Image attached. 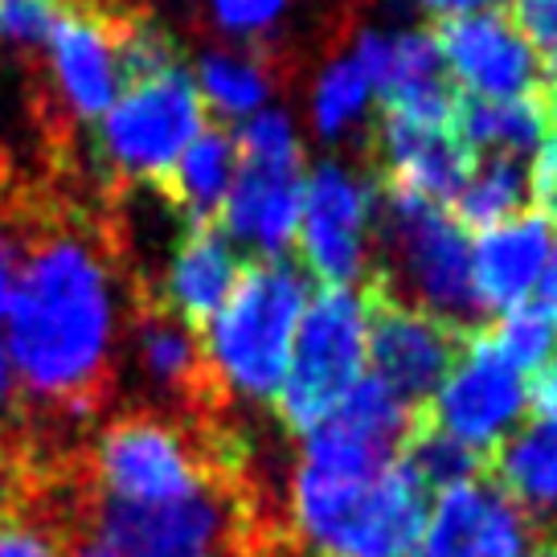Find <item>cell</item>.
<instances>
[{
  "mask_svg": "<svg viewBox=\"0 0 557 557\" xmlns=\"http://www.w3.org/2000/svg\"><path fill=\"white\" fill-rule=\"evenodd\" d=\"M508 21L537 53L545 83L557 78V0H508Z\"/></svg>",
  "mask_w": 557,
  "mask_h": 557,
  "instance_id": "f546056e",
  "label": "cell"
},
{
  "mask_svg": "<svg viewBox=\"0 0 557 557\" xmlns=\"http://www.w3.org/2000/svg\"><path fill=\"white\" fill-rule=\"evenodd\" d=\"M529 406H537V418H557V361L533 382Z\"/></svg>",
  "mask_w": 557,
  "mask_h": 557,
  "instance_id": "d590c367",
  "label": "cell"
},
{
  "mask_svg": "<svg viewBox=\"0 0 557 557\" xmlns=\"http://www.w3.org/2000/svg\"><path fill=\"white\" fill-rule=\"evenodd\" d=\"M524 201H529V164L517 157H480L468 185L451 201V213L468 234H480L524 213Z\"/></svg>",
  "mask_w": 557,
  "mask_h": 557,
  "instance_id": "603a6c76",
  "label": "cell"
},
{
  "mask_svg": "<svg viewBox=\"0 0 557 557\" xmlns=\"http://www.w3.org/2000/svg\"><path fill=\"white\" fill-rule=\"evenodd\" d=\"M496 487L521 512L557 508V418H533L517 426L492 455Z\"/></svg>",
  "mask_w": 557,
  "mask_h": 557,
  "instance_id": "7402d4cb",
  "label": "cell"
},
{
  "mask_svg": "<svg viewBox=\"0 0 557 557\" xmlns=\"http://www.w3.org/2000/svg\"><path fill=\"white\" fill-rule=\"evenodd\" d=\"M382 189L377 176L357 173L345 160H320L304 176V218H299V267L320 287L366 283L369 234L377 222Z\"/></svg>",
  "mask_w": 557,
  "mask_h": 557,
  "instance_id": "30bf717a",
  "label": "cell"
},
{
  "mask_svg": "<svg viewBox=\"0 0 557 557\" xmlns=\"http://www.w3.org/2000/svg\"><path fill=\"white\" fill-rule=\"evenodd\" d=\"M250 447L209 418H169L164 410H132L99 426L70 475L83 500L115 505H173L218 484H243Z\"/></svg>",
  "mask_w": 557,
  "mask_h": 557,
  "instance_id": "7a4b0ae2",
  "label": "cell"
},
{
  "mask_svg": "<svg viewBox=\"0 0 557 557\" xmlns=\"http://www.w3.org/2000/svg\"><path fill=\"white\" fill-rule=\"evenodd\" d=\"M238 271H243L238 246L222 234L218 222L181 226V238L169 250V267L160 275V292L152 296V304L176 315L181 324H189L193 332H201L234 292Z\"/></svg>",
  "mask_w": 557,
  "mask_h": 557,
  "instance_id": "ac0fdd59",
  "label": "cell"
},
{
  "mask_svg": "<svg viewBox=\"0 0 557 557\" xmlns=\"http://www.w3.org/2000/svg\"><path fill=\"white\" fill-rule=\"evenodd\" d=\"M120 278L103 243L78 226H50L21 250L4 348L13 401L37 426L99 414L120 345Z\"/></svg>",
  "mask_w": 557,
  "mask_h": 557,
  "instance_id": "6da1fadb",
  "label": "cell"
},
{
  "mask_svg": "<svg viewBox=\"0 0 557 557\" xmlns=\"http://www.w3.org/2000/svg\"><path fill=\"white\" fill-rule=\"evenodd\" d=\"M529 197L537 201V213L545 222H557V127H549V136L533 152L529 164Z\"/></svg>",
  "mask_w": 557,
  "mask_h": 557,
  "instance_id": "e575fe53",
  "label": "cell"
},
{
  "mask_svg": "<svg viewBox=\"0 0 557 557\" xmlns=\"http://www.w3.org/2000/svg\"><path fill=\"white\" fill-rule=\"evenodd\" d=\"M443 53V70L455 95L468 99H517L545 87V70L529 41L517 34L508 13H468L443 17L431 29Z\"/></svg>",
  "mask_w": 557,
  "mask_h": 557,
  "instance_id": "4fadbf2b",
  "label": "cell"
},
{
  "mask_svg": "<svg viewBox=\"0 0 557 557\" xmlns=\"http://www.w3.org/2000/svg\"><path fill=\"white\" fill-rule=\"evenodd\" d=\"M377 99V83L373 70L357 50L341 53L324 74L315 78L312 90V123L324 139H341L369 111V103Z\"/></svg>",
  "mask_w": 557,
  "mask_h": 557,
  "instance_id": "d4e9b609",
  "label": "cell"
},
{
  "mask_svg": "<svg viewBox=\"0 0 557 557\" xmlns=\"http://www.w3.org/2000/svg\"><path fill=\"white\" fill-rule=\"evenodd\" d=\"M312 278L292 259H250L226 304L201 329L209 382L218 398L275 401Z\"/></svg>",
  "mask_w": 557,
  "mask_h": 557,
  "instance_id": "277c9868",
  "label": "cell"
},
{
  "mask_svg": "<svg viewBox=\"0 0 557 557\" xmlns=\"http://www.w3.org/2000/svg\"><path fill=\"white\" fill-rule=\"evenodd\" d=\"M484 332L508 366L533 382L557 361V324L541 304H524V308L496 315V324H487Z\"/></svg>",
  "mask_w": 557,
  "mask_h": 557,
  "instance_id": "484cf974",
  "label": "cell"
},
{
  "mask_svg": "<svg viewBox=\"0 0 557 557\" xmlns=\"http://www.w3.org/2000/svg\"><path fill=\"white\" fill-rule=\"evenodd\" d=\"M132 345H136L139 373L152 389L185 406L193 418H206V410L218 401V389L209 382L201 332L181 324L152 299H139L136 320H132Z\"/></svg>",
  "mask_w": 557,
  "mask_h": 557,
  "instance_id": "d6986e66",
  "label": "cell"
},
{
  "mask_svg": "<svg viewBox=\"0 0 557 557\" xmlns=\"http://www.w3.org/2000/svg\"><path fill=\"white\" fill-rule=\"evenodd\" d=\"M401 463L414 471V480L426 492H447L455 484H468L480 475L484 459L468 447H459L455 438H447L443 431H435L431 422L418 418V426L410 431V438L401 443Z\"/></svg>",
  "mask_w": 557,
  "mask_h": 557,
  "instance_id": "4316f807",
  "label": "cell"
},
{
  "mask_svg": "<svg viewBox=\"0 0 557 557\" xmlns=\"http://www.w3.org/2000/svg\"><path fill=\"white\" fill-rule=\"evenodd\" d=\"M17 259H21L17 238L0 226V414L13 406V373H9V348H4V320H9V296H13Z\"/></svg>",
  "mask_w": 557,
  "mask_h": 557,
  "instance_id": "836d02e7",
  "label": "cell"
},
{
  "mask_svg": "<svg viewBox=\"0 0 557 557\" xmlns=\"http://www.w3.org/2000/svg\"><path fill=\"white\" fill-rule=\"evenodd\" d=\"M426 517L431 492L401 455L373 475L324 468L299 455L287 484L292 537L324 557H410Z\"/></svg>",
  "mask_w": 557,
  "mask_h": 557,
  "instance_id": "3957f363",
  "label": "cell"
},
{
  "mask_svg": "<svg viewBox=\"0 0 557 557\" xmlns=\"http://www.w3.org/2000/svg\"><path fill=\"white\" fill-rule=\"evenodd\" d=\"M369 366L373 377L394 389L418 414L435 398L447 369L459 357V345L468 332L422 312L394 292L385 271L369 275Z\"/></svg>",
  "mask_w": 557,
  "mask_h": 557,
  "instance_id": "7c38bea8",
  "label": "cell"
},
{
  "mask_svg": "<svg viewBox=\"0 0 557 557\" xmlns=\"http://www.w3.org/2000/svg\"><path fill=\"white\" fill-rule=\"evenodd\" d=\"M238 160L243 164H267V169H304V144H299L296 123L283 111L262 107L259 115L234 127Z\"/></svg>",
  "mask_w": 557,
  "mask_h": 557,
  "instance_id": "83f0119b",
  "label": "cell"
},
{
  "mask_svg": "<svg viewBox=\"0 0 557 557\" xmlns=\"http://www.w3.org/2000/svg\"><path fill=\"white\" fill-rule=\"evenodd\" d=\"M66 557H111L103 549V545H99V541H78V545H74V554H66Z\"/></svg>",
  "mask_w": 557,
  "mask_h": 557,
  "instance_id": "f35d334b",
  "label": "cell"
},
{
  "mask_svg": "<svg viewBox=\"0 0 557 557\" xmlns=\"http://www.w3.org/2000/svg\"><path fill=\"white\" fill-rule=\"evenodd\" d=\"M304 218V169L243 164L218 213V226L255 259H287L299 243Z\"/></svg>",
  "mask_w": 557,
  "mask_h": 557,
  "instance_id": "e0dca14e",
  "label": "cell"
},
{
  "mask_svg": "<svg viewBox=\"0 0 557 557\" xmlns=\"http://www.w3.org/2000/svg\"><path fill=\"white\" fill-rule=\"evenodd\" d=\"M455 99L459 95L382 107L377 132H373L377 189L410 193L451 209L480 160L455 127Z\"/></svg>",
  "mask_w": 557,
  "mask_h": 557,
  "instance_id": "9c48e42d",
  "label": "cell"
},
{
  "mask_svg": "<svg viewBox=\"0 0 557 557\" xmlns=\"http://www.w3.org/2000/svg\"><path fill=\"white\" fill-rule=\"evenodd\" d=\"M292 0H209V17L230 37H259L287 13Z\"/></svg>",
  "mask_w": 557,
  "mask_h": 557,
  "instance_id": "d6a6232c",
  "label": "cell"
},
{
  "mask_svg": "<svg viewBox=\"0 0 557 557\" xmlns=\"http://www.w3.org/2000/svg\"><path fill=\"white\" fill-rule=\"evenodd\" d=\"M66 512L25 505L0 521V557H66Z\"/></svg>",
  "mask_w": 557,
  "mask_h": 557,
  "instance_id": "f1b7e54d",
  "label": "cell"
},
{
  "mask_svg": "<svg viewBox=\"0 0 557 557\" xmlns=\"http://www.w3.org/2000/svg\"><path fill=\"white\" fill-rule=\"evenodd\" d=\"M455 127L475 157H533L549 127H554V111H549V95L545 87L533 95H517V99H455Z\"/></svg>",
  "mask_w": 557,
  "mask_h": 557,
  "instance_id": "ffe728a7",
  "label": "cell"
},
{
  "mask_svg": "<svg viewBox=\"0 0 557 557\" xmlns=\"http://www.w3.org/2000/svg\"><path fill=\"white\" fill-rule=\"evenodd\" d=\"M382 218L398 255V283L406 287L401 299L455 329H480V304L471 292V234L455 222L451 209L382 189Z\"/></svg>",
  "mask_w": 557,
  "mask_h": 557,
  "instance_id": "ba28073f",
  "label": "cell"
},
{
  "mask_svg": "<svg viewBox=\"0 0 557 557\" xmlns=\"http://www.w3.org/2000/svg\"><path fill=\"white\" fill-rule=\"evenodd\" d=\"M234 176H238L234 127H206L185 148V157L176 160V173L164 197L181 213L185 226H206V222H218Z\"/></svg>",
  "mask_w": 557,
  "mask_h": 557,
  "instance_id": "44dd1931",
  "label": "cell"
},
{
  "mask_svg": "<svg viewBox=\"0 0 557 557\" xmlns=\"http://www.w3.org/2000/svg\"><path fill=\"white\" fill-rule=\"evenodd\" d=\"M369 366V283L312 292L275 410L292 435H312L357 389Z\"/></svg>",
  "mask_w": 557,
  "mask_h": 557,
  "instance_id": "8992f818",
  "label": "cell"
},
{
  "mask_svg": "<svg viewBox=\"0 0 557 557\" xmlns=\"http://www.w3.org/2000/svg\"><path fill=\"white\" fill-rule=\"evenodd\" d=\"M537 549L529 512L496 484H455L438 492L410 557H529Z\"/></svg>",
  "mask_w": 557,
  "mask_h": 557,
  "instance_id": "5bb4252c",
  "label": "cell"
},
{
  "mask_svg": "<svg viewBox=\"0 0 557 557\" xmlns=\"http://www.w3.org/2000/svg\"><path fill=\"white\" fill-rule=\"evenodd\" d=\"M120 25L90 4H62V17L53 21L46 50L62 103L74 120L99 123L123 90L120 70Z\"/></svg>",
  "mask_w": 557,
  "mask_h": 557,
  "instance_id": "9a60e30c",
  "label": "cell"
},
{
  "mask_svg": "<svg viewBox=\"0 0 557 557\" xmlns=\"http://www.w3.org/2000/svg\"><path fill=\"white\" fill-rule=\"evenodd\" d=\"M545 95H549V111H554V127H557V78L545 83Z\"/></svg>",
  "mask_w": 557,
  "mask_h": 557,
  "instance_id": "ab89813d",
  "label": "cell"
},
{
  "mask_svg": "<svg viewBox=\"0 0 557 557\" xmlns=\"http://www.w3.org/2000/svg\"><path fill=\"white\" fill-rule=\"evenodd\" d=\"M418 4L438 13V21H443V17H468V13H487V9H496L500 0H418Z\"/></svg>",
  "mask_w": 557,
  "mask_h": 557,
  "instance_id": "8d00e7d4",
  "label": "cell"
},
{
  "mask_svg": "<svg viewBox=\"0 0 557 557\" xmlns=\"http://www.w3.org/2000/svg\"><path fill=\"white\" fill-rule=\"evenodd\" d=\"M66 0H0V34L21 46H46Z\"/></svg>",
  "mask_w": 557,
  "mask_h": 557,
  "instance_id": "1f68e13d",
  "label": "cell"
},
{
  "mask_svg": "<svg viewBox=\"0 0 557 557\" xmlns=\"http://www.w3.org/2000/svg\"><path fill=\"white\" fill-rule=\"evenodd\" d=\"M541 308L554 315V324H557V234H554V250H549L545 278H541Z\"/></svg>",
  "mask_w": 557,
  "mask_h": 557,
  "instance_id": "74e56055",
  "label": "cell"
},
{
  "mask_svg": "<svg viewBox=\"0 0 557 557\" xmlns=\"http://www.w3.org/2000/svg\"><path fill=\"white\" fill-rule=\"evenodd\" d=\"M549 250H554V226L537 209L471 234V292L480 315H505L537 296Z\"/></svg>",
  "mask_w": 557,
  "mask_h": 557,
  "instance_id": "2e32d148",
  "label": "cell"
},
{
  "mask_svg": "<svg viewBox=\"0 0 557 557\" xmlns=\"http://www.w3.org/2000/svg\"><path fill=\"white\" fill-rule=\"evenodd\" d=\"M90 541L111 557H259L262 521L246 484H218L173 505L83 500Z\"/></svg>",
  "mask_w": 557,
  "mask_h": 557,
  "instance_id": "5b68a950",
  "label": "cell"
},
{
  "mask_svg": "<svg viewBox=\"0 0 557 557\" xmlns=\"http://www.w3.org/2000/svg\"><path fill=\"white\" fill-rule=\"evenodd\" d=\"M193 78H197V90H201V103L222 123H246L250 115H259L267 99H271V70H267V62L250 58V53L209 50L197 62Z\"/></svg>",
  "mask_w": 557,
  "mask_h": 557,
  "instance_id": "cb8c5ba5",
  "label": "cell"
},
{
  "mask_svg": "<svg viewBox=\"0 0 557 557\" xmlns=\"http://www.w3.org/2000/svg\"><path fill=\"white\" fill-rule=\"evenodd\" d=\"M37 496H41V475L34 471L25 443L0 435V521L17 508L34 505Z\"/></svg>",
  "mask_w": 557,
  "mask_h": 557,
  "instance_id": "4dcf8cb0",
  "label": "cell"
},
{
  "mask_svg": "<svg viewBox=\"0 0 557 557\" xmlns=\"http://www.w3.org/2000/svg\"><path fill=\"white\" fill-rule=\"evenodd\" d=\"M206 127L201 90L193 66L181 58L123 83L120 99L99 120V157L123 181L164 193L176 173V160Z\"/></svg>",
  "mask_w": 557,
  "mask_h": 557,
  "instance_id": "52a82bcc",
  "label": "cell"
},
{
  "mask_svg": "<svg viewBox=\"0 0 557 557\" xmlns=\"http://www.w3.org/2000/svg\"><path fill=\"white\" fill-rule=\"evenodd\" d=\"M529 557H557V545H537Z\"/></svg>",
  "mask_w": 557,
  "mask_h": 557,
  "instance_id": "60d3db41",
  "label": "cell"
},
{
  "mask_svg": "<svg viewBox=\"0 0 557 557\" xmlns=\"http://www.w3.org/2000/svg\"><path fill=\"white\" fill-rule=\"evenodd\" d=\"M529 394L533 382L508 366L480 324L463 336L455 366L422 410V422L484 459L496 455V447L517 431L529 410Z\"/></svg>",
  "mask_w": 557,
  "mask_h": 557,
  "instance_id": "8fae6325",
  "label": "cell"
}]
</instances>
